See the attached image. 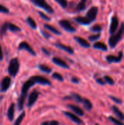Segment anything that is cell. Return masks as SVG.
<instances>
[{"label":"cell","instance_id":"cell-1","mask_svg":"<svg viewBox=\"0 0 124 125\" xmlns=\"http://www.w3.org/2000/svg\"><path fill=\"white\" fill-rule=\"evenodd\" d=\"M34 81L30 78V79L27 80L22 86L21 89V94L19 97V98L18 99V110L21 111L23 108V105H24V103L26 100V98L27 97V94H28V91L29 89L34 86Z\"/></svg>","mask_w":124,"mask_h":125},{"label":"cell","instance_id":"cell-2","mask_svg":"<svg viewBox=\"0 0 124 125\" xmlns=\"http://www.w3.org/2000/svg\"><path fill=\"white\" fill-rule=\"evenodd\" d=\"M124 34V23H121V28L119 29L118 31L115 34H113V35L110 37V39L108 40V42H109V45L110 46V48H115L118 43L120 42V40H121Z\"/></svg>","mask_w":124,"mask_h":125},{"label":"cell","instance_id":"cell-3","mask_svg":"<svg viewBox=\"0 0 124 125\" xmlns=\"http://www.w3.org/2000/svg\"><path fill=\"white\" fill-rule=\"evenodd\" d=\"M19 67H20V64L18 59L17 58L12 59L10 62V64L8 67L9 74L12 77L16 76V75L19 71Z\"/></svg>","mask_w":124,"mask_h":125},{"label":"cell","instance_id":"cell-4","mask_svg":"<svg viewBox=\"0 0 124 125\" xmlns=\"http://www.w3.org/2000/svg\"><path fill=\"white\" fill-rule=\"evenodd\" d=\"M31 1L36 6L42 8L43 10H45L48 13L50 14H53V9L47 3V1L45 0H31Z\"/></svg>","mask_w":124,"mask_h":125},{"label":"cell","instance_id":"cell-5","mask_svg":"<svg viewBox=\"0 0 124 125\" xmlns=\"http://www.w3.org/2000/svg\"><path fill=\"white\" fill-rule=\"evenodd\" d=\"M59 25L69 32H75L76 31V29L67 20H61L59 21Z\"/></svg>","mask_w":124,"mask_h":125},{"label":"cell","instance_id":"cell-6","mask_svg":"<svg viewBox=\"0 0 124 125\" xmlns=\"http://www.w3.org/2000/svg\"><path fill=\"white\" fill-rule=\"evenodd\" d=\"M39 95V92H37V90H34L29 95V100H28V104H27V106L28 108H31L35 103L36 101L38 99V97Z\"/></svg>","mask_w":124,"mask_h":125},{"label":"cell","instance_id":"cell-7","mask_svg":"<svg viewBox=\"0 0 124 125\" xmlns=\"http://www.w3.org/2000/svg\"><path fill=\"white\" fill-rule=\"evenodd\" d=\"M18 50H25L26 51H28L30 54H31L32 56H36V53L35 51L33 50V48L29 45L28 42H21L20 43V45H18Z\"/></svg>","mask_w":124,"mask_h":125},{"label":"cell","instance_id":"cell-8","mask_svg":"<svg viewBox=\"0 0 124 125\" xmlns=\"http://www.w3.org/2000/svg\"><path fill=\"white\" fill-rule=\"evenodd\" d=\"M34 83L41 84V85H50L51 83L49 80H48L47 78L42 77V76H39V75H36V76H32L31 78Z\"/></svg>","mask_w":124,"mask_h":125},{"label":"cell","instance_id":"cell-9","mask_svg":"<svg viewBox=\"0 0 124 125\" xmlns=\"http://www.w3.org/2000/svg\"><path fill=\"white\" fill-rule=\"evenodd\" d=\"M123 51H120L119 53H118V56H113V55H109L106 57V59L108 63H118L120 62H121L122 59H123Z\"/></svg>","mask_w":124,"mask_h":125},{"label":"cell","instance_id":"cell-10","mask_svg":"<svg viewBox=\"0 0 124 125\" xmlns=\"http://www.w3.org/2000/svg\"><path fill=\"white\" fill-rule=\"evenodd\" d=\"M118 24H119L118 18H117V16L114 15L111 19V23H110V31H109L111 34L115 33L118 27Z\"/></svg>","mask_w":124,"mask_h":125},{"label":"cell","instance_id":"cell-11","mask_svg":"<svg viewBox=\"0 0 124 125\" xmlns=\"http://www.w3.org/2000/svg\"><path fill=\"white\" fill-rule=\"evenodd\" d=\"M11 85V78L10 77H4L1 82V92H4L7 91Z\"/></svg>","mask_w":124,"mask_h":125},{"label":"cell","instance_id":"cell-12","mask_svg":"<svg viewBox=\"0 0 124 125\" xmlns=\"http://www.w3.org/2000/svg\"><path fill=\"white\" fill-rule=\"evenodd\" d=\"M98 13V7H92L87 12L86 17L92 22L96 20V15Z\"/></svg>","mask_w":124,"mask_h":125},{"label":"cell","instance_id":"cell-13","mask_svg":"<svg viewBox=\"0 0 124 125\" xmlns=\"http://www.w3.org/2000/svg\"><path fill=\"white\" fill-rule=\"evenodd\" d=\"M52 61H53V62L54 64H56V65H58L59 67H61L66 68V69H69V65L64 61H63L62 59H59L58 57H53Z\"/></svg>","mask_w":124,"mask_h":125},{"label":"cell","instance_id":"cell-14","mask_svg":"<svg viewBox=\"0 0 124 125\" xmlns=\"http://www.w3.org/2000/svg\"><path fill=\"white\" fill-rule=\"evenodd\" d=\"M64 114L65 116H67L68 118H69L72 122H75L77 124H82L83 123L82 120L78 116H77L76 115H75V114H72L70 112H67V111L64 112Z\"/></svg>","mask_w":124,"mask_h":125},{"label":"cell","instance_id":"cell-15","mask_svg":"<svg viewBox=\"0 0 124 125\" xmlns=\"http://www.w3.org/2000/svg\"><path fill=\"white\" fill-rule=\"evenodd\" d=\"M75 21L77 22L78 23L83 24V25H88L91 23V21L87 17H82V16H78L75 18Z\"/></svg>","mask_w":124,"mask_h":125},{"label":"cell","instance_id":"cell-16","mask_svg":"<svg viewBox=\"0 0 124 125\" xmlns=\"http://www.w3.org/2000/svg\"><path fill=\"white\" fill-rule=\"evenodd\" d=\"M74 39L76 42H77L81 46H83V48H89L91 46L90 43H88V42L87 40H86L85 39L80 37H74Z\"/></svg>","mask_w":124,"mask_h":125},{"label":"cell","instance_id":"cell-17","mask_svg":"<svg viewBox=\"0 0 124 125\" xmlns=\"http://www.w3.org/2000/svg\"><path fill=\"white\" fill-rule=\"evenodd\" d=\"M55 45H56L57 48H60V49H61V50H63V51H65L66 52H67V53H70V54H73V53H74L73 49H72L71 47H69V46L64 45H63V44H61V43H56Z\"/></svg>","mask_w":124,"mask_h":125},{"label":"cell","instance_id":"cell-18","mask_svg":"<svg viewBox=\"0 0 124 125\" xmlns=\"http://www.w3.org/2000/svg\"><path fill=\"white\" fill-rule=\"evenodd\" d=\"M14 114H15V104L12 103L7 111V117L10 121H12L14 119Z\"/></svg>","mask_w":124,"mask_h":125},{"label":"cell","instance_id":"cell-19","mask_svg":"<svg viewBox=\"0 0 124 125\" xmlns=\"http://www.w3.org/2000/svg\"><path fill=\"white\" fill-rule=\"evenodd\" d=\"M68 107H69L72 111H74L77 115H79V116H83V115H84L83 111L80 108H79L78 106H76V105H75L69 104V105H68Z\"/></svg>","mask_w":124,"mask_h":125},{"label":"cell","instance_id":"cell-20","mask_svg":"<svg viewBox=\"0 0 124 125\" xmlns=\"http://www.w3.org/2000/svg\"><path fill=\"white\" fill-rule=\"evenodd\" d=\"M112 110L113 111V113L118 116V118L119 119V120L122 121V120H124V114H123V112L119 110V108L115 106V105H113L112 107Z\"/></svg>","mask_w":124,"mask_h":125},{"label":"cell","instance_id":"cell-21","mask_svg":"<svg viewBox=\"0 0 124 125\" xmlns=\"http://www.w3.org/2000/svg\"><path fill=\"white\" fill-rule=\"evenodd\" d=\"M93 47L96 49H100V50H102V51H107V46L102 42H96L94 44Z\"/></svg>","mask_w":124,"mask_h":125},{"label":"cell","instance_id":"cell-22","mask_svg":"<svg viewBox=\"0 0 124 125\" xmlns=\"http://www.w3.org/2000/svg\"><path fill=\"white\" fill-rule=\"evenodd\" d=\"M81 103L83 104V106L85 108V109H86L87 111H90L92 109V103H91V101L88 99H86V98H83V100L81 102Z\"/></svg>","mask_w":124,"mask_h":125},{"label":"cell","instance_id":"cell-23","mask_svg":"<svg viewBox=\"0 0 124 125\" xmlns=\"http://www.w3.org/2000/svg\"><path fill=\"white\" fill-rule=\"evenodd\" d=\"M7 30H10V31H12V32L20 31V29L19 27H18L16 25L10 22H7Z\"/></svg>","mask_w":124,"mask_h":125},{"label":"cell","instance_id":"cell-24","mask_svg":"<svg viewBox=\"0 0 124 125\" xmlns=\"http://www.w3.org/2000/svg\"><path fill=\"white\" fill-rule=\"evenodd\" d=\"M44 26H45V29H47L48 30H49V31H50L51 32H53V34H58V35H59V34H61V33L56 29V28H55V27H53V26H51V25H49V24H45L44 25Z\"/></svg>","mask_w":124,"mask_h":125},{"label":"cell","instance_id":"cell-25","mask_svg":"<svg viewBox=\"0 0 124 125\" xmlns=\"http://www.w3.org/2000/svg\"><path fill=\"white\" fill-rule=\"evenodd\" d=\"M26 22H27V23L29 24V26L31 29H37V23H36V22L34 21V20L31 17H28L26 18Z\"/></svg>","mask_w":124,"mask_h":125},{"label":"cell","instance_id":"cell-26","mask_svg":"<svg viewBox=\"0 0 124 125\" xmlns=\"http://www.w3.org/2000/svg\"><path fill=\"white\" fill-rule=\"evenodd\" d=\"M39 68L41 71L45 73H50L52 72V69L45 64H39Z\"/></svg>","mask_w":124,"mask_h":125},{"label":"cell","instance_id":"cell-27","mask_svg":"<svg viewBox=\"0 0 124 125\" xmlns=\"http://www.w3.org/2000/svg\"><path fill=\"white\" fill-rule=\"evenodd\" d=\"M87 0H81L80 2L77 5V10L78 11H82L86 9V2Z\"/></svg>","mask_w":124,"mask_h":125},{"label":"cell","instance_id":"cell-28","mask_svg":"<svg viewBox=\"0 0 124 125\" xmlns=\"http://www.w3.org/2000/svg\"><path fill=\"white\" fill-rule=\"evenodd\" d=\"M69 98H73L77 103H81L82 100H83V97H81V96H80L79 94H75V93H72L71 94V96L69 97Z\"/></svg>","mask_w":124,"mask_h":125},{"label":"cell","instance_id":"cell-29","mask_svg":"<svg viewBox=\"0 0 124 125\" xmlns=\"http://www.w3.org/2000/svg\"><path fill=\"white\" fill-rule=\"evenodd\" d=\"M24 117H25V112H22V113L20 114V115L18 117V119H16V121L14 122V125H20V124L22 122V121L23 120Z\"/></svg>","mask_w":124,"mask_h":125},{"label":"cell","instance_id":"cell-30","mask_svg":"<svg viewBox=\"0 0 124 125\" xmlns=\"http://www.w3.org/2000/svg\"><path fill=\"white\" fill-rule=\"evenodd\" d=\"M7 30V22H5L2 26L0 28V35L2 37L5 34L6 31Z\"/></svg>","mask_w":124,"mask_h":125},{"label":"cell","instance_id":"cell-31","mask_svg":"<svg viewBox=\"0 0 124 125\" xmlns=\"http://www.w3.org/2000/svg\"><path fill=\"white\" fill-rule=\"evenodd\" d=\"M102 30V27L99 24H96L91 28V31L94 32H100Z\"/></svg>","mask_w":124,"mask_h":125},{"label":"cell","instance_id":"cell-32","mask_svg":"<svg viewBox=\"0 0 124 125\" xmlns=\"http://www.w3.org/2000/svg\"><path fill=\"white\" fill-rule=\"evenodd\" d=\"M52 77H53V78H55V79L59 81H64L63 76H62L61 74L58 73H54L52 75Z\"/></svg>","mask_w":124,"mask_h":125},{"label":"cell","instance_id":"cell-33","mask_svg":"<svg viewBox=\"0 0 124 125\" xmlns=\"http://www.w3.org/2000/svg\"><path fill=\"white\" fill-rule=\"evenodd\" d=\"M104 79H105V81L107 83L110 84V85H113V84L115 83L114 80H113L111 77H110V76H108V75L105 76Z\"/></svg>","mask_w":124,"mask_h":125},{"label":"cell","instance_id":"cell-34","mask_svg":"<svg viewBox=\"0 0 124 125\" xmlns=\"http://www.w3.org/2000/svg\"><path fill=\"white\" fill-rule=\"evenodd\" d=\"M57 3H58L61 7L64 9H65L67 7V0H55Z\"/></svg>","mask_w":124,"mask_h":125},{"label":"cell","instance_id":"cell-35","mask_svg":"<svg viewBox=\"0 0 124 125\" xmlns=\"http://www.w3.org/2000/svg\"><path fill=\"white\" fill-rule=\"evenodd\" d=\"M109 119H110L112 122H113L114 124H115V125H124V123H123L121 120L116 119L115 118H114V117H113V116H110V117H109Z\"/></svg>","mask_w":124,"mask_h":125},{"label":"cell","instance_id":"cell-36","mask_svg":"<svg viewBox=\"0 0 124 125\" xmlns=\"http://www.w3.org/2000/svg\"><path fill=\"white\" fill-rule=\"evenodd\" d=\"M100 38V34H94V35H91L88 37V40L90 41H95L97 40L98 39Z\"/></svg>","mask_w":124,"mask_h":125},{"label":"cell","instance_id":"cell-37","mask_svg":"<svg viewBox=\"0 0 124 125\" xmlns=\"http://www.w3.org/2000/svg\"><path fill=\"white\" fill-rule=\"evenodd\" d=\"M38 13L39 14V15L45 20V21H50V18L49 17V16H48L47 15H45V14H44L43 12H40V11H39L38 12Z\"/></svg>","mask_w":124,"mask_h":125},{"label":"cell","instance_id":"cell-38","mask_svg":"<svg viewBox=\"0 0 124 125\" xmlns=\"http://www.w3.org/2000/svg\"><path fill=\"white\" fill-rule=\"evenodd\" d=\"M59 124L58 122L56 121H52V122H42V125H58Z\"/></svg>","mask_w":124,"mask_h":125},{"label":"cell","instance_id":"cell-39","mask_svg":"<svg viewBox=\"0 0 124 125\" xmlns=\"http://www.w3.org/2000/svg\"><path fill=\"white\" fill-rule=\"evenodd\" d=\"M0 12H3V13H8L9 12V10L7 7L0 4Z\"/></svg>","mask_w":124,"mask_h":125},{"label":"cell","instance_id":"cell-40","mask_svg":"<svg viewBox=\"0 0 124 125\" xmlns=\"http://www.w3.org/2000/svg\"><path fill=\"white\" fill-rule=\"evenodd\" d=\"M110 98L111 100H113L114 102H115L116 103H118V104H121V103H122V100H120V99H118L117 97H113V96H110Z\"/></svg>","mask_w":124,"mask_h":125},{"label":"cell","instance_id":"cell-41","mask_svg":"<svg viewBox=\"0 0 124 125\" xmlns=\"http://www.w3.org/2000/svg\"><path fill=\"white\" fill-rule=\"evenodd\" d=\"M96 81L99 84L102 85V86H104V85L105 84V81H103V78H96Z\"/></svg>","mask_w":124,"mask_h":125},{"label":"cell","instance_id":"cell-42","mask_svg":"<svg viewBox=\"0 0 124 125\" xmlns=\"http://www.w3.org/2000/svg\"><path fill=\"white\" fill-rule=\"evenodd\" d=\"M42 34H43V36H44L45 38H50V34H49L48 32H45V31H42Z\"/></svg>","mask_w":124,"mask_h":125},{"label":"cell","instance_id":"cell-43","mask_svg":"<svg viewBox=\"0 0 124 125\" xmlns=\"http://www.w3.org/2000/svg\"><path fill=\"white\" fill-rule=\"evenodd\" d=\"M72 82L74 83H78L80 82V79L77 78H72Z\"/></svg>","mask_w":124,"mask_h":125},{"label":"cell","instance_id":"cell-44","mask_svg":"<svg viewBox=\"0 0 124 125\" xmlns=\"http://www.w3.org/2000/svg\"><path fill=\"white\" fill-rule=\"evenodd\" d=\"M42 52L45 53V54H46V55H50V52L48 51H47L45 48H42Z\"/></svg>","mask_w":124,"mask_h":125},{"label":"cell","instance_id":"cell-45","mask_svg":"<svg viewBox=\"0 0 124 125\" xmlns=\"http://www.w3.org/2000/svg\"><path fill=\"white\" fill-rule=\"evenodd\" d=\"M2 59H3V52H2L1 46L0 45V61H1Z\"/></svg>","mask_w":124,"mask_h":125}]
</instances>
